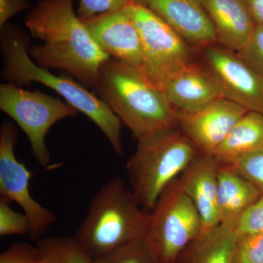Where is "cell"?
Here are the masks:
<instances>
[{"label":"cell","mask_w":263,"mask_h":263,"mask_svg":"<svg viewBox=\"0 0 263 263\" xmlns=\"http://www.w3.org/2000/svg\"><path fill=\"white\" fill-rule=\"evenodd\" d=\"M74 1L37 0L24 23L42 43H30L29 53L40 67L64 71L95 89L102 66L112 57L91 37L73 9Z\"/></svg>","instance_id":"cell-1"},{"label":"cell","mask_w":263,"mask_h":263,"mask_svg":"<svg viewBox=\"0 0 263 263\" xmlns=\"http://www.w3.org/2000/svg\"><path fill=\"white\" fill-rule=\"evenodd\" d=\"M1 29L0 47L3 58L1 76L5 82L17 85L37 82L53 89L71 106L98 126L119 157L124 154L122 123L101 98L84 85L67 76H57L37 65L29 53L30 40L23 29L6 24Z\"/></svg>","instance_id":"cell-2"},{"label":"cell","mask_w":263,"mask_h":263,"mask_svg":"<svg viewBox=\"0 0 263 263\" xmlns=\"http://www.w3.org/2000/svg\"><path fill=\"white\" fill-rule=\"evenodd\" d=\"M137 141L178 127V111L143 72L110 58L95 89Z\"/></svg>","instance_id":"cell-3"},{"label":"cell","mask_w":263,"mask_h":263,"mask_svg":"<svg viewBox=\"0 0 263 263\" xmlns=\"http://www.w3.org/2000/svg\"><path fill=\"white\" fill-rule=\"evenodd\" d=\"M147 214L124 180L114 178L91 198L75 238L91 259H98L143 238Z\"/></svg>","instance_id":"cell-4"},{"label":"cell","mask_w":263,"mask_h":263,"mask_svg":"<svg viewBox=\"0 0 263 263\" xmlns=\"http://www.w3.org/2000/svg\"><path fill=\"white\" fill-rule=\"evenodd\" d=\"M199 151L179 127L138 141L126 164L130 189L147 212L164 189L179 178Z\"/></svg>","instance_id":"cell-5"},{"label":"cell","mask_w":263,"mask_h":263,"mask_svg":"<svg viewBox=\"0 0 263 263\" xmlns=\"http://www.w3.org/2000/svg\"><path fill=\"white\" fill-rule=\"evenodd\" d=\"M202 232L200 216L179 177L148 212L143 238L156 262L179 263L185 249Z\"/></svg>","instance_id":"cell-6"},{"label":"cell","mask_w":263,"mask_h":263,"mask_svg":"<svg viewBox=\"0 0 263 263\" xmlns=\"http://www.w3.org/2000/svg\"><path fill=\"white\" fill-rule=\"evenodd\" d=\"M0 109L24 132L33 157L43 168L51 165L46 145L48 132L60 121L78 115L76 109L60 98L7 82L0 84Z\"/></svg>","instance_id":"cell-7"},{"label":"cell","mask_w":263,"mask_h":263,"mask_svg":"<svg viewBox=\"0 0 263 263\" xmlns=\"http://www.w3.org/2000/svg\"><path fill=\"white\" fill-rule=\"evenodd\" d=\"M124 10L134 22L143 46V72L157 83L189 62L190 45L159 15L131 0Z\"/></svg>","instance_id":"cell-8"},{"label":"cell","mask_w":263,"mask_h":263,"mask_svg":"<svg viewBox=\"0 0 263 263\" xmlns=\"http://www.w3.org/2000/svg\"><path fill=\"white\" fill-rule=\"evenodd\" d=\"M18 129L15 124L5 122L0 128V195L22 208L28 218L33 240L41 239L56 221L57 216L49 209L33 198L29 191L32 174L15 157V148Z\"/></svg>","instance_id":"cell-9"},{"label":"cell","mask_w":263,"mask_h":263,"mask_svg":"<svg viewBox=\"0 0 263 263\" xmlns=\"http://www.w3.org/2000/svg\"><path fill=\"white\" fill-rule=\"evenodd\" d=\"M206 65L220 85L224 98L247 111L263 115V77L238 55L220 45L202 48Z\"/></svg>","instance_id":"cell-10"},{"label":"cell","mask_w":263,"mask_h":263,"mask_svg":"<svg viewBox=\"0 0 263 263\" xmlns=\"http://www.w3.org/2000/svg\"><path fill=\"white\" fill-rule=\"evenodd\" d=\"M247 110L228 99H217L192 113L178 112V127L197 150L214 155Z\"/></svg>","instance_id":"cell-11"},{"label":"cell","mask_w":263,"mask_h":263,"mask_svg":"<svg viewBox=\"0 0 263 263\" xmlns=\"http://www.w3.org/2000/svg\"><path fill=\"white\" fill-rule=\"evenodd\" d=\"M97 44L112 58L143 70V46L134 22L124 8L82 20Z\"/></svg>","instance_id":"cell-12"},{"label":"cell","mask_w":263,"mask_h":263,"mask_svg":"<svg viewBox=\"0 0 263 263\" xmlns=\"http://www.w3.org/2000/svg\"><path fill=\"white\" fill-rule=\"evenodd\" d=\"M155 84L180 113L196 111L224 98L220 85L208 66L193 61L181 66Z\"/></svg>","instance_id":"cell-13"},{"label":"cell","mask_w":263,"mask_h":263,"mask_svg":"<svg viewBox=\"0 0 263 263\" xmlns=\"http://www.w3.org/2000/svg\"><path fill=\"white\" fill-rule=\"evenodd\" d=\"M163 19L190 45L203 48L217 43L215 28L202 0H133Z\"/></svg>","instance_id":"cell-14"},{"label":"cell","mask_w":263,"mask_h":263,"mask_svg":"<svg viewBox=\"0 0 263 263\" xmlns=\"http://www.w3.org/2000/svg\"><path fill=\"white\" fill-rule=\"evenodd\" d=\"M218 168L219 161L214 155L199 152L179 176L183 191L200 216L202 232L220 224L218 211Z\"/></svg>","instance_id":"cell-15"},{"label":"cell","mask_w":263,"mask_h":263,"mask_svg":"<svg viewBox=\"0 0 263 263\" xmlns=\"http://www.w3.org/2000/svg\"><path fill=\"white\" fill-rule=\"evenodd\" d=\"M215 28L218 44L235 52L245 47L257 22L248 0H202Z\"/></svg>","instance_id":"cell-16"},{"label":"cell","mask_w":263,"mask_h":263,"mask_svg":"<svg viewBox=\"0 0 263 263\" xmlns=\"http://www.w3.org/2000/svg\"><path fill=\"white\" fill-rule=\"evenodd\" d=\"M262 195L233 164L219 162L218 211L221 226L235 230L242 215Z\"/></svg>","instance_id":"cell-17"},{"label":"cell","mask_w":263,"mask_h":263,"mask_svg":"<svg viewBox=\"0 0 263 263\" xmlns=\"http://www.w3.org/2000/svg\"><path fill=\"white\" fill-rule=\"evenodd\" d=\"M237 242L235 230L219 224L192 242L179 263H235Z\"/></svg>","instance_id":"cell-18"},{"label":"cell","mask_w":263,"mask_h":263,"mask_svg":"<svg viewBox=\"0 0 263 263\" xmlns=\"http://www.w3.org/2000/svg\"><path fill=\"white\" fill-rule=\"evenodd\" d=\"M262 146L263 115L248 111L232 128L213 155L219 162L230 164Z\"/></svg>","instance_id":"cell-19"},{"label":"cell","mask_w":263,"mask_h":263,"mask_svg":"<svg viewBox=\"0 0 263 263\" xmlns=\"http://www.w3.org/2000/svg\"><path fill=\"white\" fill-rule=\"evenodd\" d=\"M43 263H93L75 237L52 236L37 240Z\"/></svg>","instance_id":"cell-20"},{"label":"cell","mask_w":263,"mask_h":263,"mask_svg":"<svg viewBox=\"0 0 263 263\" xmlns=\"http://www.w3.org/2000/svg\"><path fill=\"white\" fill-rule=\"evenodd\" d=\"M93 263H157L143 238L132 242L103 257L93 259Z\"/></svg>","instance_id":"cell-21"},{"label":"cell","mask_w":263,"mask_h":263,"mask_svg":"<svg viewBox=\"0 0 263 263\" xmlns=\"http://www.w3.org/2000/svg\"><path fill=\"white\" fill-rule=\"evenodd\" d=\"M11 202L0 197V236L29 235L30 227L28 218L10 206Z\"/></svg>","instance_id":"cell-22"},{"label":"cell","mask_w":263,"mask_h":263,"mask_svg":"<svg viewBox=\"0 0 263 263\" xmlns=\"http://www.w3.org/2000/svg\"><path fill=\"white\" fill-rule=\"evenodd\" d=\"M233 164L263 195V146L241 156Z\"/></svg>","instance_id":"cell-23"},{"label":"cell","mask_w":263,"mask_h":263,"mask_svg":"<svg viewBox=\"0 0 263 263\" xmlns=\"http://www.w3.org/2000/svg\"><path fill=\"white\" fill-rule=\"evenodd\" d=\"M235 263H263V233L238 237Z\"/></svg>","instance_id":"cell-24"},{"label":"cell","mask_w":263,"mask_h":263,"mask_svg":"<svg viewBox=\"0 0 263 263\" xmlns=\"http://www.w3.org/2000/svg\"><path fill=\"white\" fill-rule=\"evenodd\" d=\"M235 232L238 237L263 233V195L242 215Z\"/></svg>","instance_id":"cell-25"},{"label":"cell","mask_w":263,"mask_h":263,"mask_svg":"<svg viewBox=\"0 0 263 263\" xmlns=\"http://www.w3.org/2000/svg\"><path fill=\"white\" fill-rule=\"evenodd\" d=\"M0 263H43V257L37 246L14 242L0 254Z\"/></svg>","instance_id":"cell-26"},{"label":"cell","mask_w":263,"mask_h":263,"mask_svg":"<svg viewBox=\"0 0 263 263\" xmlns=\"http://www.w3.org/2000/svg\"><path fill=\"white\" fill-rule=\"evenodd\" d=\"M238 53L263 77V24H257L248 43Z\"/></svg>","instance_id":"cell-27"},{"label":"cell","mask_w":263,"mask_h":263,"mask_svg":"<svg viewBox=\"0 0 263 263\" xmlns=\"http://www.w3.org/2000/svg\"><path fill=\"white\" fill-rule=\"evenodd\" d=\"M131 0H79L77 15L85 20L95 15L122 9Z\"/></svg>","instance_id":"cell-28"},{"label":"cell","mask_w":263,"mask_h":263,"mask_svg":"<svg viewBox=\"0 0 263 263\" xmlns=\"http://www.w3.org/2000/svg\"><path fill=\"white\" fill-rule=\"evenodd\" d=\"M29 0H0V29L14 15L29 9Z\"/></svg>","instance_id":"cell-29"},{"label":"cell","mask_w":263,"mask_h":263,"mask_svg":"<svg viewBox=\"0 0 263 263\" xmlns=\"http://www.w3.org/2000/svg\"><path fill=\"white\" fill-rule=\"evenodd\" d=\"M257 24H263V0H248Z\"/></svg>","instance_id":"cell-30"}]
</instances>
